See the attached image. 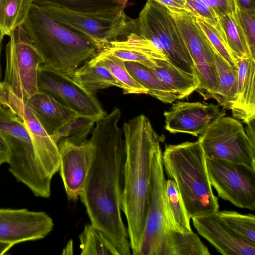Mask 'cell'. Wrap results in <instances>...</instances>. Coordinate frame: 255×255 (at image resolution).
Here are the masks:
<instances>
[{"instance_id": "ffe728a7", "label": "cell", "mask_w": 255, "mask_h": 255, "mask_svg": "<svg viewBox=\"0 0 255 255\" xmlns=\"http://www.w3.org/2000/svg\"><path fill=\"white\" fill-rule=\"evenodd\" d=\"M25 104L50 135L78 115L40 90L32 96Z\"/></svg>"}, {"instance_id": "836d02e7", "label": "cell", "mask_w": 255, "mask_h": 255, "mask_svg": "<svg viewBox=\"0 0 255 255\" xmlns=\"http://www.w3.org/2000/svg\"><path fill=\"white\" fill-rule=\"evenodd\" d=\"M238 10L252 56L255 58V11L241 9L238 4Z\"/></svg>"}, {"instance_id": "484cf974", "label": "cell", "mask_w": 255, "mask_h": 255, "mask_svg": "<svg viewBox=\"0 0 255 255\" xmlns=\"http://www.w3.org/2000/svg\"><path fill=\"white\" fill-rule=\"evenodd\" d=\"M125 65L130 74L147 89L148 95L164 103L171 104L177 99L176 94L149 69L133 62L126 61Z\"/></svg>"}, {"instance_id": "74e56055", "label": "cell", "mask_w": 255, "mask_h": 255, "mask_svg": "<svg viewBox=\"0 0 255 255\" xmlns=\"http://www.w3.org/2000/svg\"><path fill=\"white\" fill-rule=\"evenodd\" d=\"M10 151L4 137L0 134V166L3 163H8Z\"/></svg>"}, {"instance_id": "d4e9b609", "label": "cell", "mask_w": 255, "mask_h": 255, "mask_svg": "<svg viewBox=\"0 0 255 255\" xmlns=\"http://www.w3.org/2000/svg\"><path fill=\"white\" fill-rule=\"evenodd\" d=\"M215 57L220 90L217 102L224 109L231 110L238 98L237 68L230 66L215 50Z\"/></svg>"}, {"instance_id": "5b68a950", "label": "cell", "mask_w": 255, "mask_h": 255, "mask_svg": "<svg viewBox=\"0 0 255 255\" xmlns=\"http://www.w3.org/2000/svg\"><path fill=\"white\" fill-rule=\"evenodd\" d=\"M0 134L10 151L8 170L18 182L27 186L37 197L51 194L49 182L36 161L32 140L22 119L9 108L0 106Z\"/></svg>"}, {"instance_id": "7bdbcfd3", "label": "cell", "mask_w": 255, "mask_h": 255, "mask_svg": "<svg viewBox=\"0 0 255 255\" xmlns=\"http://www.w3.org/2000/svg\"><path fill=\"white\" fill-rule=\"evenodd\" d=\"M1 41L0 40V83L1 82V66H0V53H1Z\"/></svg>"}, {"instance_id": "8fae6325", "label": "cell", "mask_w": 255, "mask_h": 255, "mask_svg": "<svg viewBox=\"0 0 255 255\" xmlns=\"http://www.w3.org/2000/svg\"><path fill=\"white\" fill-rule=\"evenodd\" d=\"M211 185L222 199L234 206L255 210V169L243 164L206 158Z\"/></svg>"}, {"instance_id": "52a82bcc", "label": "cell", "mask_w": 255, "mask_h": 255, "mask_svg": "<svg viewBox=\"0 0 255 255\" xmlns=\"http://www.w3.org/2000/svg\"><path fill=\"white\" fill-rule=\"evenodd\" d=\"M40 6L57 22L88 38L98 52L111 41L125 37L135 26L134 19L127 15L125 7L86 12L53 5Z\"/></svg>"}, {"instance_id": "4fadbf2b", "label": "cell", "mask_w": 255, "mask_h": 255, "mask_svg": "<svg viewBox=\"0 0 255 255\" xmlns=\"http://www.w3.org/2000/svg\"><path fill=\"white\" fill-rule=\"evenodd\" d=\"M38 85L40 90L79 116L98 120L106 115L93 94L65 74L40 66Z\"/></svg>"}, {"instance_id": "d6986e66", "label": "cell", "mask_w": 255, "mask_h": 255, "mask_svg": "<svg viewBox=\"0 0 255 255\" xmlns=\"http://www.w3.org/2000/svg\"><path fill=\"white\" fill-rule=\"evenodd\" d=\"M237 64L238 98L231 110L234 118L247 124L255 119V58L245 56Z\"/></svg>"}, {"instance_id": "f35d334b", "label": "cell", "mask_w": 255, "mask_h": 255, "mask_svg": "<svg viewBox=\"0 0 255 255\" xmlns=\"http://www.w3.org/2000/svg\"><path fill=\"white\" fill-rule=\"evenodd\" d=\"M239 7L241 9L255 11V0H236Z\"/></svg>"}, {"instance_id": "60d3db41", "label": "cell", "mask_w": 255, "mask_h": 255, "mask_svg": "<svg viewBox=\"0 0 255 255\" xmlns=\"http://www.w3.org/2000/svg\"><path fill=\"white\" fill-rule=\"evenodd\" d=\"M62 255H72L73 254V243L72 240H70L66 245L65 248L63 249Z\"/></svg>"}, {"instance_id": "603a6c76", "label": "cell", "mask_w": 255, "mask_h": 255, "mask_svg": "<svg viewBox=\"0 0 255 255\" xmlns=\"http://www.w3.org/2000/svg\"><path fill=\"white\" fill-rule=\"evenodd\" d=\"M166 228L169 233L188 234L193 232L191 217L174 181L165 180L164 188Z\"/></svg>"}, {"instance_id": "f6af8a7d", "label": "cell", "mask_w": 255, "mask_h": 255, "mask_svg": "<svg viewBox=\"0 0 255 255\" xmlns=\"http://www.w3.org/2000/svg\"></svg>"}, {"instance_id": "7a4b0ae2", "label": "cell", "mask_w": 255, "mask_h": 255, "mask_svg": "<svg viewBox=\"0 0 255 255\" xmlns=\"http://www.w3.org/2000/svg\"><path fill=\"white\" fill-rule=\"evenodd\" d=\"M125 144L122 211L127 221L131 254L139 255L146 219L152 157L160 138L140 115L124 123Z\"/></svg>"}, {"instance_id": "4316f807", "label": "cell", "mask_w": 255, "mask_h": 255, "mask_svg": "<svg viewBox=\"0 0 255 255\" xmlns=\"http://www.w3.org/2000/svg\"><path fill=\"white\" fill-rule=\"evenodd\" d=\"M33 0H0V40L24 22Z\"/></svg>"}, {"instance_id": "ba28073f", "label": "cell", "mask_w": 255, "mask_h": 255, "mask_svg": "<svg viewBox=\"0 0 255 255\" xmlns=\"http://www.w3.org/2000/svg\"><path fill=\"white\" fill-rule=\"evenodd\" d=\"M3 82L24 103L38 93V74L44 60L22 25L9 35Z\"/></svg>"}, {"instance_id": "b9f144b4", "label": "cell", "mask_w": 255, "mask_h": 255, "mask_svg": "<svg viewBox=\"0 0 255 255\" xmlns=\"http://www.w3.org/2000/svg\"><path fill=\"white\" fill-rule=\"evenodd\" d=\"M13 246L11 244L0 242V255L5 254Z\"/></svg>"}, {"instance_id": "e0dca14e", "label": "cell", "mask_w": 255, "mask_h": 255, "mask_svg": "<svg viewBox=\"0 0 255 255\" xmlns=\"http://www.w3.org/2000/svg\"><path fill=\"white\" fill-rule=\"evenodd\" d=\"M197 232L224 255H255V242L241 236L225 225L215 212L191 218Z\"/></svg>"}, {"instance_id": "e575fe53", "label": "cell", "mask_w": 255, "mask_h": 255, "mask_svg": "<svg viewBox=\"0 0 255 255\" xmlns=\"http://www.w3.org/2000/svg\"><path fill=\"white\" fill-rule=\"evenodd\" d=\"M188 11L194 16L202 18L208 23L215 25L218 23V18L213 10L200 0H186Z\"/></svg>"}, {"instance_id": "d590c367", "label": "cell", "mask_w": 255, "mask_h": 255, "mask_svg": "<svg viewBox=\"0 0 255 255\" xmlns=\"http://www.w3.org/2000/svg\"><path fill=\"white\" fill-rule=\"evenodd\" d=\"M219 16L229 12L233 8L234 0H200Z\"/></svg>"}, {"instance_id": "d6a6232c", "label": "cell", "mask_w": 255, "mask_h": 255, "mask_svg": "<svg viewBox=\"0 0 255 255\" xmlns=\"http://www.w3.org/2000/svg\"><path fill=\"white\" fill-rule=\"evenodd\" d=\"M194 17L195 21L207 37L215 50L230 66L237 68V62L228 47L224 32L219 22L212 25L202 18Z\"/></svg>"}, {"instance_id": "9c48e42d", "label": "cell", "mask_w": 255, "mask_h": 255, "mask_svg": "<svg viewBox=\"0 0 255 255\" xmlns=\"http://www.w3.org/2000/svg\"><path fill=\"white\" fill-rule=\"evenodd\" d=\"M197 141L206 158L224 160L255 169V146L242 124L234 118L222 117Z\"/></svg>"}, {"instance_id": "cb8c5ba5", "label": "cell", "mask_w": 255, "mask_h": 255, "mask_svg": "<svg viewBox=\"0 0 255 255\" xmlns=\"http://www.w3.org/2000/svg\"><path fill=\"white\" fill-rule=\"evenodd\" d=\"M217 17L228 47L236 62L245 56L253 57L240 20L237 0H234V6L229 12Z\"/></svg>"}, {"instance_id": "ac0fdd59", "label": "cell", "mask_w": 255, "mask_h": 255, "mask_svg": "<svg viewBox=\"0 0 255 255\" xmlns=\"http://www.w3.org/2000/svg\"><path fill=\"white\" fill-rule=\"evenodd\" d=\"M168 10L192 57L196 74L216 67L215 50L194 16L185 10Z\"/></svg>"}, {"instance_id": "8d00e7d4", "label": "cell", "mask_w": 255, "mask_h": 255, "mask_svg": "<svg viewBox=\"0 0 255 255\" xmlns=\"http://www.w3.org/2000/svg\"><path fill=\"white\" fill-rule=\"evenodd\" d=\"M165 6L169 9L188 11L186 0H153Z\"/></svg>"}, {"instance_id": "8992f818", "label": "cell", "mask_w": 255, "mask_h": 255, "mask_svg": "<svg viewBox=\"0 0 255 255\" xmlns=\"http://www.w3.org/2000/svg\"><path fill=\"white\" fill-rule=\"evenodd\" d=\"M134 32L180 70L196 74L195 67L168 9L153 0H146L134 19Z\"/></svg>"}, {"instance_id": "3957f363", "label": "cell", "mask_w": 255, "mask_h": 255, "mask_svg": "<svg viewBox=\"0 0 255 255\" xmlns=\"http://www.w3.org/2000/svg\"><path fill=\"white\" fill-rule=\"evenodd\" d=\"M22 26L44 60L40 66L70 77L82 63L98 53L88 38L62 25L34 3Z\"/></svg>"}, {"instance_id": "277c9868", "label": "cell", "mask_w": 255, "mask_h": 255, "mask_svg": "<svg viewBox=\"0 0 255 255\" xmlns=\"http://www.w3.org/2000/svg\"><path fill=\"white\" fill-rule=\"evenodd\" d=\"M162 162L164 172L175 182L191 218L219 210L209 179L206 158L198 141L166 145Z\"/></svg>"}, {"instance_id": "7402d4cb", "label": "cell", "mask_w": 255, "mask_h": 255, "mask_svg": "<svg viewBox=\"0 0 255 255\" xmlns=\"http://www.w3.org/2000/svg\"><path fill=\"white\" fill-rule=\"evenodd\" d=\"M169 89L182 99L196 91L200 82L196 74L183 71L166 60H158L149 69Z\"/></svg>"}, {"instance_id": "f1b7e54d", "label": "cell", "mask_w": 255, "mask_h": 255, "mask_svg": "<svg viewBox=\"0 0 255 255\" xmlns=\"http://www.w3.org/2000/svg\"><path fill=\"white\" fill-rule=\"evenodd\" d=\"M96 57L108 68L113 76L124 87V94H147V90L129 72L125 62L114 55L102 50Z\"/></svg>"}, {"instance_id": "4dcf8cb0", "label": "cell", "mask_w": 255, "mask_h": 255, "mask_svg": "<svg viewBox=\"0 0 255 255\" xmlns=\"http://www.w3.org/2000/svg\"><path fill=\"white\" fill-rule=\"evenodd\" d=\"M38 5H53L81 11H99L126 7L123 0H33Z\"/></svg>"}, {"instance_id": "2e32d148", "label": "cell", "mask_w": 255, "mask_h": 255, "mask_svg": "<svg viewBox=\"0 0 255 255\" xmlns=\"http://www.w3.org/2000/svg\"><path fill=\"white\" fill-rule=\"evenodd\" d=\"M165 129L172 133L203 134L225 112L219 105L207 103L177 102L163 113Z\"/></svg>"}, {"instance_id": "44dd1931", "label": "cell", "mask_w": 255, "mask_h": 255, "mask_svg": "<svg viewBox=\"0 0 255 255\" xmlns=\"http://www.w3.org/2000/svg\"><path fill=\"white\" fill-rule=\"evenodd\" d=\"M73 79L92 94L112 87L124 89L106 65L96 56L87 61L74 72Z\"/></svg>"}, {"instance_id": "1f68e13d", "label": "cell", "mask_w": 255, "mask_h": 255, "mask_svg": "<svg viewBox=\"0 0 255 255\" xmlns=\"http://www.w3.org/2000/svg\"><path fill=\"white\" fill-rule=\"evenodd\" d=\"M215 213L230 229L243 238L255 242V217L254 214H242L236 211L227 210H219Z\"/></svg>"}, {"instance_id": "6da1fadb", "label": "cell", "mask_w": 255, "mask_h": 255, "mask_svg": "<svg viewBox=\"0 0 255 255\" xmlns=\"http://www.w3.org/2000/svg\"><path fill=\"white\" fill-rule=\"evenodd\" d=\"M121 112L114 108L96 121L89 139L94 157L80 199L93 226L112 241L120 255H129L127 228L122 217L125 144L118 126Z\"/></svg>"}, {"instance_id": "30bf717a", "label": "cell", "mask_w": 255, "mask_h": 255, "mask_svg": "<svg viewBox=\"0 0 255 255\" xmlns=\"http://www.w3.org/2000/svg\"><path fill=\"white\" fill-rule=\"evenodd\" d=\"M162 151L159 145L152 160L148 206L139 255H166L172 233L166 228Z\"/></svg>"}, {"instance_id": "83f0119b", "label": "cell", "mask_w": 255, "mask_h": 255, "mask_svg": "<svg viewBox=\"0 0 255 255\" xmlns=\"http://www.w3.org/2000/svg\"><path fill=\"white\" fill-rule=\"evenodd\" d=\"M79 239L81 255H120L108 236L91 223L85 225Z\"/></svg>"}, {"instance_id": "5bb4252c", "label": "cell", "mask_w": 255, "mask_h": 255, "mask_svg": "<svg viewBox=\"0 0 255 255\" xmlns=\"http://www.w3.org/2000/svg\"><path fill=\"white\" fill-rule=\"evenodd\" d=\"M51 217L26 208L0 209V242L13 246L45 238L53 230Z\"/></svg>"}, {"instance_id": "9a60e30c", "label": "cell", "mask_w": 255, "mask_h": 255, "mask_svg": "<svg viewBox=\"0 0 255 255\" xmlns=\"http://www.w3.org/2000/svg\"><path fill=\"white\" fill-rule=\"evenodd\" d=\"M60 157L59 171L68 199H80L94 157L93 144L88 140L81 144L67 140L58 143Z\"/></svg>"}, {"instance_id": "f546056e", "label": "cell", "mask_w": 255, "mask_h": 255, "mask_svg": "<svg viewBox=\"0 0 255 255\" xmlns=\"http://www.w3.org/2000/svg\"><path fill=\"white\" fill-rule=\"evenodd\" d=\"M97 121L77 115L51 136L57 144L60 140L64 139L76 144H81L88 140V136Z\"/></svg>"}, {"instance_id": "ab89813d", "label": "cell", "mask_w": 255, "mask_h": 255, "mask_svg": "<svg viewBox=\"0 0 255 255\" xmlns=\"http://www.w3.org/2000/svg\"><path fill=\"white\" fill-rule=\"evenodd\" d=\"M246 124L247 125V127L245 130L247 135L252 144L255 146V120Z\"/></svg>"}, {"instance_id": "7c38bea8", "label": "cell", "mask_w": 255, "mask_h": 255, "mask_svg": "<svg viewBox=\"0 0 255 255\" xmlns=\"http://www.w3.org/2000/svg\"><path fill=\"white\" fill-rule=\"evenodd\" d=\"M0 103L20 117L30 135L35 158L47 180L51 183L59 171L60 157L57 143L43 128L34 113L3 82L0 83Z\"/></svg>"}, {"instance_id": "ee69618b", "label": "cell", "mask_w": 255, "mask_h": 255, "mask_svg": "<svg viewBox=\"0 0 255 255\" xmlns=\"http://www.w3.org/2000/svg\"><path fill=\"white\" fill-rule=\"evenodd\" d=\"M1 105V104H0V106Z\"/></svg>"}]
</instances>
